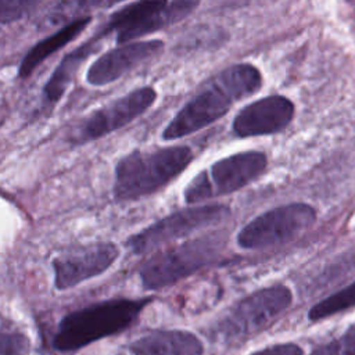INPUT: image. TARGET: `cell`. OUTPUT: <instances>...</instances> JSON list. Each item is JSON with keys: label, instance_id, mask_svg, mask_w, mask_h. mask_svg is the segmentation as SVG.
Segmentation results:
<instances>
[{"label": "cell", "instance_id": "8fae6325", "mask_svg": "<svg viewBox=\"0 0 355 355\" xmlns=\"http://www.w3.org/2000/svg\"><path fill=\"white\" fill-rule=\"evenodd\" d=\"M119 248L111 241L92 243L53 259L54 286L68 290L104 273L118 259Z\"/></svg>", "mask_w": 355, "mask_h": 355}, {"label": "cell", "instance_id": "ac0fdd59", "mask_svg": "<svg viewBox=\"0 0 355 355\" xmlns=\"http://www.w3.org/2000/svg\"><path fill=\"white\" fill-rule=\"evenodd\" d=\"M352 306H355V282L315 304L308 312V319L316 322Z\"/></svg>", "mask_w": 355, "mask_h": 355}, {"label": "cell", "instance_id": "5bb4252c", "mask_svg": "<svg viewBox=\"0 0 355 355\" xmlns=\"http://www.w3.org/2000/svg\"><path fill=\"white\" fill-rule=\"evenodd\" d=\"M129 349L133 355H202L201 340L187 330H151L133 343Z\"/></svg>", "mask_w": 355, "mask_h": 355}, {"label": "cell", "instance_id": "2e32d148", "mask_svg": "<svg viewBox=\"0 0 355 355\" xmlns=\"http://www.w3.org/2000/svg\"><path fill=\"white\" fill-rule=\"evenodd\" d=\"M90 22L92 17H80L67 24L51 36L37 42L22 58L18 69L19 78H29L44 60H47L51 54L65 47L69 42L75 40L90 25Z\"/></svg>", "mask_w": 355, "mask_h": 355}, {"label": "cell", "instance_id": "8992f818", "mask_svg": "<svg viewBox=\"0 0 355 355\" xmlns=\"http://www.w3.org/2000/svg\"><path fill=\"white\" fill-rule=\"evenodd\" d=\"M200 3L197 0H155L135 1L114 11L104 28L108 33H116L119 44L162 29L186 18Z\"/></svg>", "mask_w": 355, "mask_h": 355}, {"label": "cell", "instance_id": "9a60e30c", "mask_svg": "<svg viewBox=\"0 0 355 355\" xmlns=\"http://www.w3.org/2000/svg\"><path fill=\"white\" fill-rule=\"evenodd\" d=\"M108 32L105 28H103L100 32H97L96 36L68 53L58 67L54 69V72L50 75L49 80L46 82L43 87V101L47 105H54L67 92L69 83L72 82L73 76L76 75L79 67L90 57V54L100 47V39L107 36Z\"/></svg>", "mask_w": 355, "mask_h": 355}, {"label": "cell", "instance_id": "9c48e42d", "mask_svg": "<svg viewBox=\"0 0 355 355\" xmlns=\"http://www.w3.org/2000/svg\"><path fill=\"white\" fill-rule=\"evenodd\" d=\"M234 101L218 75L214 76L168 122L161 133L162 140L173 141L204 129L222 118Z\"/></svg>", "mask_w": 355, "mask_h": 355}, {"label": "cell", "instance_id": "3957f363", "mask_svg": "<svg viewBox=\"0 0 355 355\" xmlns=\"http://www.w3.org/2000/svg\"><path fill=\"white\" fill-rule=\"evenodd\" d=\"M222 243L218 234H207L154 254L139 270L143 288H165L193 275L214 262Z\"/></svg>", "mask_w": 355, "mask_h": 355}, {"label": "cell", "instance_id": "6da1fadb", "mask_svg": "<svg viewBox=\"0 0 355 355\" xmlns=\"http://www.w3.org/2000/svg\"><path fill=\"white\" fill-rule=\"evenodd\" d=\"M151 298H114L65 315L58 323L53 345L57 351H78L97 340L114 336L136 323Z\"/></svg>", "mask_w": 355, "mask_h": 355}, {"label": "cell", "instance_id": "4fadbf2b", "mask_svg": "<svg viewBox=\"0 0 355 355\" xmlns=\"http://www.w3.org/2000/svg\"><path fill=\"white\" fill-rule=\"evenodd\" d=\"M294 116V104L284 96L259 98L239 111L233 119V132L240 137L272 135L283 130Z\"/></svg>", "mask_w": 355, "mask_h": 355}, {"label": "cell", "instance_id": "52a82bcc", "mask_svg": "<svg viewBox=\"0 0 355 355\" xmlns=\"http://www.w3.org/2000/svg\"><path fill=\"white\" fill-rule=\"evenodd\" d=\"M230 216L223 204L194 205L166 215L126 240V245L136 255H141L194 232L211 227Z\"/></svg>", "mask_w": 355, "mask_h": 355}, {"label": "cell", "instance_id": "d6986e66", "mask_svg": "<svg viewBox=\"0 0 355 355\" xmlns=\"http://www.w3.org/2000/svg\"><path fill=\"white\" fill-rule=\"evenodd\" d=\"M311 355H355V326L348 329L343 336L323 344Z\"/></svg>", "mask_w": 355, "mask_h": 355}, {"label": "cell", "instance_id": "44dd1931", "mask_svg": "<svg viewBox=\"0 0 355 355\" xmlns=\"http://www.w3.org/2000/svg\"><path fill=\"white\" fill-rule=\"evenodd\" d=\"M37 6H39L37 1H26V0L0 1V24H11L15 21H19Z\"/></svg>", "mask_w": 355, "mask_h": 355}, {"label": "cell", "instance_id": "ffe728a7", "mask_svg": "<svg viewBox=\"0 0 355 355\" xmlns=\"http://www.w3.org/2000/svg\"><path fill=\"white\" fill-rule=\"evenodd\" d=\"M29 338L17 331H0V355H28Z\"/></svg>", "mask_w": 355, "mask_h": 355}, {"label": "cell", "instance_id": "277c9868", "mask_svg": "<svg viewBox=\"0 0 355 355\" xmlns=\"http://www.w3.org/2000/svg\"><path fill=\"white\" fill-rule=\"evenodd\" d=\"M288 287L276 284L261 288L237 302L216 324V336L225 343L247 340L268 329L291 305Z\"/></svg>", "mask_w": 355, "mask_h": 355}, {"label": "cell", "instance_id": "7c38bea8", "mask_svg": "<svg viewBox=\"0 0 355 355\" xmlns=\"http://www.w3.org/2000/svg\"><path fill=\"white\" fill-rule=\"evenodd\" d=\"M165 43L159 39L139 40L114 47L96 58L86 72L90 86H104L121 79L140 64L162 53Z\"/></svg>", "mask_w": 355, "mask_h": 355}, {"label": "cell", "instance_id": "30bf717a", "mask_svg": "<svg viewBox=\"0 0 355 355\" xmlns=\"http://www.w3.org/2000/svg\"><path fill=\"white\" fill-rule=\"evenodd\" d=\"M155 100L157 92L154 87H136L86 116L75 133V140L78 143H87L107 136L143 115Z\"/></svg>", "mask_w": 355, "mask_h": 355}, {"label": "cell", "instance_id": "ba28073f", "mask_svg": "<svg viewBox=\"0 0 355 355\" xmlns=\"http://www.w3.org/2000/svg\"><path fill=\"white\" fill-rule=\"evenodd\" d=\"M316 220L313 207L302 202L286 204L266 211L248 222L237 234V243L245 250H265L291 241L308 230Z\"/></svg>", "mask_w": 355, "mask_h": 355}, {"label": "cell", "instance_id": "7402d4cb", "mask_svg": "<svg viewBox=\"0 0 355 355\" xmlns=\"http://www.w3.org/2000/svg\"><path fill=\"white\" fill-rule=\"evenodd\" d=\"M250 355H302V349L297 344L284 343V344L269 345V347L262 348Z\"/></svg>", "mask_w": 355, "mask_h": 355}, {"label": "cell", "instance_id": "7a4b0ae2", "mask_svg": "<svg viewBox=\"0 0 355 355\" xmlns=\"http://www.w3.org/2000/svg\"><path fill=\"white\" fill-rule=\"evenodd\" d=\"M193 157L187 146L135 150L123 155L115 166L114 197L119 201H132L155 193L176 179Z\"/></svg>", "mask_w": 355, "mask_h": 355}, {"label": "cell", "instance_id": "5b68a950", "mask_svg": "<svg viewBox=\"0 0 355 355\" xmlns=\"http://www.w3.org/2000/svg\"><path fill=\"white\" fill-rule=\"evenodd\" d=\"M265 168L266 157L259 151H244L220 158L189 182L183 191L184 201L194 205L237 191L254 182Z\"/></svg>", "mask_w": 355, "mask_h": 355}, {"label": "cell", "instance_id": "e0dca14e", "mask_svg": "<svg viewBox=\"0 0 355 355\" xmlns=\"http://www.w3.org/2000/svg\"><path fill=\"white\" fill-rule=\"evenodd\" d=\"M227 92L236 101L257 93L262 85V75L254 65L236 64L218 73Z\"/></svg>", "mask_w": 355, "mask_h": 355}]
</instances>
